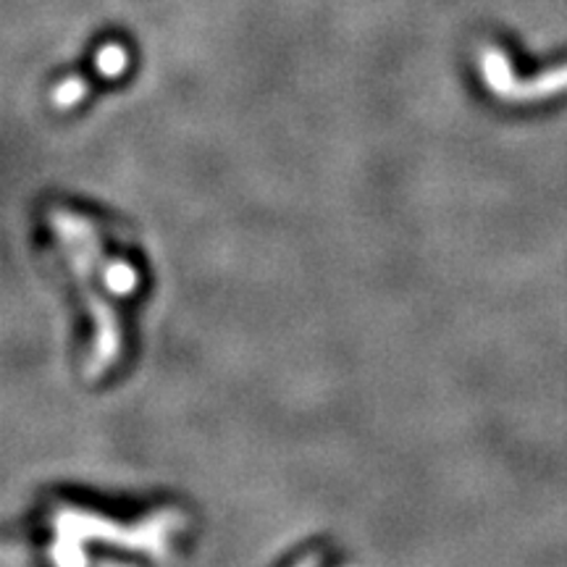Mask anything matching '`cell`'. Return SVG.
Returning <instances> with one entry per match:
<instances>
[{
    "instance_id": "cell-1",
    "label": "cell",
    "mask_w": 567,
    "mask_h": 567,
    "mask_svg": "<svg viewBox=\"0 0 567 567\" xmlns=\"http://www.w3.org/2000/svg\"><path fill=\"white\" fill-rule=\"evenodd\" d=\"M48 224H51L61 252L66 255L74 279L82 289V300L87 302L92 316V344L84 373H87V379L97 381L118 363L124 350L122 323H118L116 305L111 302L113 289L109 281V255H103L101 237H97L95 224L87 216L55 205L48 213Z\"/></svg>"
},
{
    "instance_id": "cell-2",
    "label": "cell",
    "mask_w": 567,
    "mask_h": 567,
    "mask_svg": "<svg viewBox=\"0 0 567 567\" xmlns=\"http://www.w3.org/2000/svg\"><path fill=\"white\" fill-rule=\"evenodd\" d=\"M478 69L481 76L486 80V87L494 92L496 97L509 103H530V101H544V97L559 95L567 90V66H559L549 74L536 76L534 82H517L509 66V59L499 48L486 45L478 53Z\"/></svg>"
},
{
    "instance_id": "cell-3",
    "label": "cell",
    "mask_w": 567,
    "mask_h": 567,
    "mask_svg": "<svg viewBox=\"0 0 567 567\" xmlns=\"http://www.w3.org/2000/svg\"><path fill=\"white\" fill-rule=\"evenodd\" d=\"M84 95H87V84H84L82 80H69V82H61L59 87H55L53 101L59 109H71V105L80 103Z\"/></svg>"
},
{
    "instance_id": "cell-4",
    "label": "cell",
    "mask_w": 567,
    "mask_h": 567,
    "mask_svg": "<svg viewBox=\"0 0 567 567\" xmlns=\"http://www.w3.org/2000/svg\"><path fill=\"white\" fill-rule=\"evenodd\" d=\"M97 69H101L103 74H111V76L122 74V71L126 69V53L118 45L103 48L101 55H97Z\"/></svg>"
}]
</instances>
